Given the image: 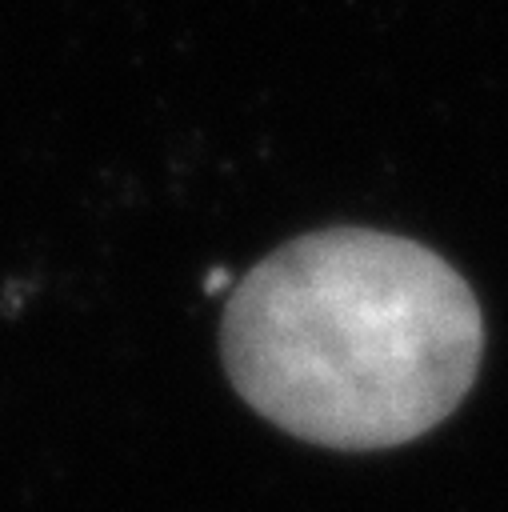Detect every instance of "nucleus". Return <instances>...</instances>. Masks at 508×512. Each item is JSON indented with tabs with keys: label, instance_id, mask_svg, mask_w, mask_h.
I'll return each mask as SVG.
<instances>
[{
	"label": "nucleus",
	"instance_id": "nucleus-1",
	"mask_svg": "<svg viewBox=\"0 0 508 512\" xmlns=\"http://www.w3.org/2000/svg\"><path fill=\"white\" fill-rule=\"evenodd\" d=\"M220 348L232 388L276 428L324 448H396L468 396L484 316L432 248L320 228L236 280Z\"/></svg>",
	"mask_w": 508,
	"mask_h": 512
}]
</instances>
